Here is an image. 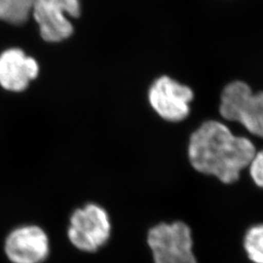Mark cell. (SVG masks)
Masks as SVG:
<instances>
[{
    "label": "cell",
    "instance_id": "3957f363",
    "mask_svg": "<svg viewBox=\"0 0 263 263\" xmlns=\"http://www.w3.org/2000/svg\"><path fill=\"white\" fill-rule=\"evenodd\" d=\"M219 112L226 120L241 123L251 134L263 139V92L254 94L245 82H232L222 92Z\"/></svg>",
    "mask_w": 263,
    "mask_h": 263
},
{
    "label": "cell",
    "instance_id": "277c9868",
    "mask_svg": "<svg viewBox=\"0 0 263 263\" xmlns=\"http://www.w3.org/2000/svg\"><path fill=\"white\" fill-rule=\"evenodd\" d=\"M154 263H197L192 252L191 230L184 222L160 223L147 234Z\"/></svg>",
    "mask_w": 263,
    "mask_h": 263
},
{
    "label": "cell",
    "instance_id": "ba28073f",
    "mask_svg": "<svg viewBox=\"0 0 263 263\" xmlns=\"http://www.w3.org/2000/svg\"><path fill=\"white\" fill-rule=\"evenodd\" d=\"M37 61L20 48H10L0 54V87L10 93H22L39 76Z\"/></svg>",
    "mask_w": 263,
    "mask_h": 263
},
{
    "label": "cell",
    "instance_id": "8fae6325",
    "mask_svg": "<svg viewBox=\"0 0 263 263\" xmlns=\"http://www.w3.org/2000/svg\"><path fill=\"white\" fill-rule=\"evenodd\" d=\"M250 173L254 183L263 188V151L255 152L253 159L250 163Z\"/></svg>",
    "mask_w": 263,
    "mask_h": 263
},
{
    "label": "cell",
    "instance_id": "6da1fadb",
    "mask_svg": "<svg viewBox=\"0 0 263 263\" xmlns=\"http://www.w3.org/2000/svg\"><path fill=\"white\" fill-rule=\"evenodd\" d=\"M255 154L254 143L233 135L228 127L217 121L203 123L190 137L188 156L193 168L215 176L224 183L239 179Z\"/></svg>",
    "mask_w": 263,
    "mask_h": 263
},
{
    "label": "cell",
    "instance_id": "8992f818",
    "mask_svg": "<svg viewBox=\"0 0 263 263\" xmlns=\"http://www.w3.org/2000/svg\"><path fill=\"white\" fill-rule=\"evenodd\" d=\"M3 252L10 263H44L51 254L47 232L36 224H24L6 236Z\"/></svg>",
    "mask_w": 263,
    "mask_h": 263
},
{
    "label": "cell",
    "instance_id": "7a4b0ae2",
    "mask_svg": "<svg viewBox=\"0 0 263 263\" xmlns=\"http://www.w3.org/2000/svg\"><path fill=\"white\" fill-rule=\"evenodd\" d=\"M112 232L107 211L97 203L76 208L69 216L67 240L77 251L95 254L108 243Z\"/></svg>",
    "mask_w": 263,
    "mask_h": 263
},
{
    "label": "cell",
    "instance_id": "30bf717a",
    "mask_svg": "<svg viewBox=\"0 0 263 263\" xmlns=\"http://www.w3.org/2000/svg\"><path fill=\"white\" fill-rule=\"evenodd\" d=\"M245 250L254 263H263V224L253 226L245 236Z\"/></svg>",
    "mask_w": 263,
    "mask_h": 263
},
{
    "label": "cell",
    "instance_id": "5b68a950",
    "mask_svg": "<svg viewBox=\"0 0 263 263\" xmlns=\"http://www.w3.org/2000/svg\"><path fill=\"white\" fill-rule=\"evenodd\" d=\"M80 14V0H35L31 12L41 37L51 43L70 37L73 26L69 18H77Z\"/></svg>",
    "mask_w": 263,
    "mask_h": 263
},
{
    "label": "cell",
    "instance_id": "9c48e42d",
    "mask_svg": "<svg viewBox=\"0 0 263 263\" xmlns=\"http://www.w3.org/2000/svg\"><path fill=\"white\" fill-rule=\"evenodd\" d=\"M35 0H0V21L11 25L25 24L31 15Z\"/></svg>",
    "mask_w": 263,
    "mask_h": 263
},
{
    "label": "cell",
    "instance_id": "52a82bcc",
    "mask_svg": "<svg viewBox=\"0 0 263 263\" xmlns=\"http://www.w3.org/2000/svg\"><path fill=\"white\" fill-rule=\"evenodd\" d=\"M192 90L168 76H162L151 85L148 101L152 108L163 119L171 122L184 120L190 112Z\"/></svg>",
    "mask_w": 263,
    "mask_h": 263
}]
</instances>
